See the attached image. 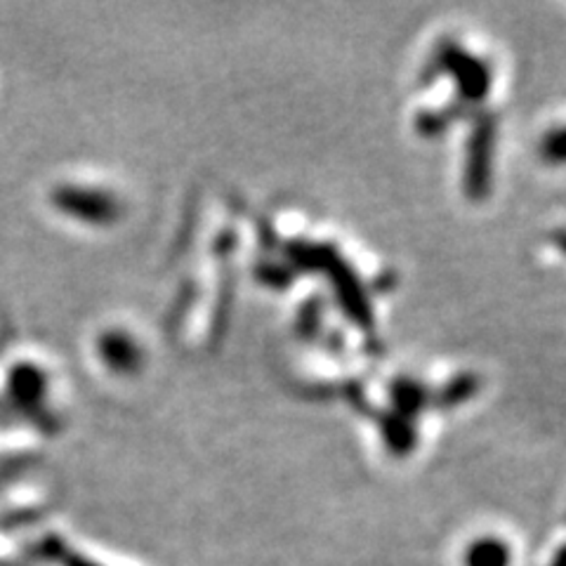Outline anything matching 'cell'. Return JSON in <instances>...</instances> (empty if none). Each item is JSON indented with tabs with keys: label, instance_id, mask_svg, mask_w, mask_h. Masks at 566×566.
Returning a JSON list of instances; mask_svg holds the SVG:
<instances>
[{
	"label": "cell",
	"instance_id": "cell-1",
	"mask_svg": "<svg viewBox=\"0 0 566 566\" xmlns=\"http://www.w3.org/2000/svg\"><path fill=\"white\" fill-rule=\"evenodd\" d=\"M463 564L465 566H510L512 551L501 538H491V536L480 538L468 545Z\"/></svg>",
	"mask_w": 566,
	"mask_h": 566
},
{
	"label": "cell",
	"instance_id": "cell-2",
	"mask_svg": "<svg viewBox=\"0 0 566 566\" xmlns=\"http://www.w3.org/2000/svg\"><path fill=\"white\" fill-rule=\"evenodd\" d=\"M60 557H62L64 566H99V564L87 562V559H83V557H78V555H64V553H60Z\"/></svg>",
	"mask_w": 566,
	"mask_h": 566
},
{
	"label": "cell",
	"instance_id": "cell-3",
	"mask_svg": "<svg viewBox=\"0 0 566 566\" xmlns=\"http://www.w3.org/2000/svg\"><path fill=\"white\" fill-rule=\"evenodd\" d=\"M551 566H566V547H562V551L555 555Z\"/></svg>",
	"mask_w": 566,
	"mask_h": 566
}]
</instances>
